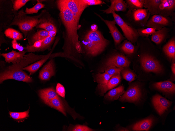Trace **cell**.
<instances>
[{"label": "cell", "instance_id": "obj_26", "mask_svg": "<svg viewBox=\"0 0 175 131\" xmlns=\"http://www.w3.org/2000/svg\"><path fill=\"white\" fill-rule=\"evenodd\" d=\"M51 54V53H50L39 61L31 64L29 66L23 68V70L28 71L30 73V75H31L38 70L48 58Z\"/></svg>", "mask_w": 175, "mask_h": 131}, {"label": "cell", "instance_id": "obj_23", "mask_svg": "<svg viewBox=\"0 0 175 131\" xmlns=\"http://www.w3.org/2000/svg\"><path fill=\"white\" fill-rule=\"evenodd\" d=\"M153 122L152 118H148L136 123L132 126V128L134 131H147L152 126Z\"/></svg>", "mask_w": 175, "mask_h": 131}, {"label": "cell", "instance_id": "obj_14", "mask_svg": "<svg viewBox=\"0 0 175 131\" xmlns=\"http://www.w3.org/2000/svg\"><path fill=\"white\" fill-rule=\"evenodd\" d=\"M134 20L142 26H146L150 14L147 9L132 10Z\"/></svg>", "mask_w": 175, "mask_h": 131}, {"label": "cell", "instance_id": "obj_40", "mask_svg": "<svg viewBox=\"0 0 175 131\" xmlns=\"http://www.w3.org/2000/svg\"><path fill=\"white\" fill-rule=\"evenodd\" d=\"M30 0H15L13 1V8L15 11H17L25 5Z\"/></svg>", "mask_w": 175, "mask_h": 131}, {"label": "cell", "instance_id": "obj_4", "mask_svg": "<svg viewBox=\"0 0 175 131\" xmlns=\"http://www.w3.org/2000/svg\"><path fill=\"white\" fill-rule=\"evenodd\" d=\"M112 14L116 24L122 29L124 36L131 42H135L139 36L137 30L124 21L115 12Z\"/></svg>", "mask_w": 175, "mask_h": 131}, {"label": "cell", "instance_id": "obj_39", "mask_svg": "<svg viewBox=\"0 0 175 131\" xmlns=\"http://www.w3.org/2000/svg\"><path fill=\"white\" fill-rule=\"evenodd\" d=\"M137 31L139 35L147 36L150 35H152L155 33L156 31L154 28L148 27L146 29H139Z\"/></svg>", "mask_w": 175, "mask_h": 131}, {"label": "cell", "instance_id": "obj_38", "mask_svg": "<svg viewBox=\"0 0 175 131\" xmlns=\"http://www.w3.org/2000/svg\"><path fill=\"white\" fill-rule=\"evenodd\" d=\"M124 68L111 66L106 69L103 72L109 74L112 77L118 73H120Z\"/></svg>", "mask_w": 175, "mask_h": 131}, {"label": "cell", "instance_id": "obj_37", "mask_svg": "<svg viewBox=\"0 0 175 131\" xmlns=\"http://www.w3.org/2000/svg\"><path fill=\"white\" fill-rule=\"evenodd\" d=\"M43 40L35 42L33 45L27 44L26 47L27 51L28 52H33L40 50Z\"/></svg>", "mask_w": 175, "mask_h": 131}, {"label": "cell", "instance_id": "obj_6", "mask_svg": "<svg viewBox=\"0 0 175 131\" xmlns=\"http://www.w3.org/2000/svg\"><path fill=\"white\" fill-rule=\"evenodd\" d=\"M130 64V62L128 59L123 55L117 54L111 56L105 62L100 72H103L106 69L111 66L124 68L128 67Z\"/></svg>", "mask_w": 175, "mask_h": 131}, {"label": "cell", "instance_id": "obj_27", "mask_svg": "<svg viewBox=\"0 0 175 131\" xmlns=\"http://www.w3.org/2000/svg\"><path fill=\"white\" fill-rule=\"evenodd\" d=\"M49 35V33L45 30L38 31L30 36L29 41L30 45H33L36 41L44 39Z\"/></svg>", "mask_w": 175, "mask_h": 131}, {"label": "cell", "instance_id": "obj_44", "mask_svg": "<svg viewBox=\"0 0 175 131\" xmlns=\"http://www.w3.org/2000/svg\"><path fill=\"white\" fill-rule=\"evenodd\" d=\"M83 1L88 5H100L104 3L100 0H83Z\"/></svg>", "mask_w": 175, "mask_h": 131}, {"label": "cell", "instance_id": "obj_34", "mask_svg": "<svg viewBox=\"0 0 175 131\" xmlns=\"http://www.w3.org/2000/svg\"><path fill=\"white\" fill-rule=\"evenodd\" d=\"M121 72L123 78L127 81L131 82L135 79L136 75L129 70L123 69Z\"/></svg>", "mask_w": 175, "mask_h": 131}, {"label": "cell", "instance_id": "obj_8", "mask_svg": "<svg viewBox=\"0 0 175 131\" xmlns=\"http://www.w3.org/2000/svg\"><path fill=\"white\" fill-rule=\"evenodd\" d=\"M140 61L143 68L146 71L160 73L162 71L158 61L151 56L147 54L142 55Z\"/></svg>", "mask_w": 175, "mask_h": 131}, {"label": "cell", "instance_id": "obj_13", "mask_svg": "<svg viewBox=\"0 0 175 131\" xmlns=\"http://www.w3.org/2000/svg\"><path fill=\"white\" fill-rule=\"evenodd\" d=\"M121 77L120 73L112 76L107 83L104 85L98 84L97 89L100 95L103 96L108 90L117 86L121 81Z\"/></svg>", "mask_w": 175, "mask_h": 131}, {"label": "cell", "instance_id": "obj_18", "mask_svg": "<svg viewBox=\"0 0 175 131\" xmlns=\"http://www.w3.org/2000/svg\"><path fill=\"white\" fill-rule=\"evenodd\" d=\"M36 27L43 29L49 33L56 32V27L52 20L49 18H46L44 17L42 15V13H41L39 22Z\"/></svg>", "mask_w": 175, "mask_h": 131}, {"label": "cell", "instance_id": "obj_31", "mask_svg": "<svg viewBox=\"0 0 175 131\" xmlns=\"http://www.w3.org/2000/svg\"><path fill=\"white\" fill-rule=\"evenodd\" d=\"M112 76L109 74L104 72H99L96 74L94 77V81L98 84L104 85L106 84Z\"/></svg>", "mask_w": 175, "mask_h": 131}, {"label": "cell", "instance_id": "obj_46", "mask_svg": "<svg viewBox=\"0 0 175 131\" xmlns=\"http://www.w3.org/2000/svg\"><path fill=\"white\" fill-rule=\"evenodd\" d=\"M97 26L95 24H93L91 26V29L92 31H95L97 30Z\"/></svg>", "mask_w": 175, "mask_h": 131}, {"label": "cell", "instance_id": "obj_29", "mask_svg": "<svg viewBox=\"0 0 175 131\" xmlns=\"http://www.w3.org/2000/svg\"><path fill=\"white\" fill-rule=\"evenodd\" d=\"M167 29L165 27L156 31L152 36L151 39L156 44H159L163 40L167 31Z\"/></svg>", "mask_w": 175, "mask_h": 131}, {"label": "cell", "instance_id": "obj_12", "mask_svg": "<svg viewBox=\"0 0 175 131\" xmlns=\"http://www.w3.org/2000/svg\"><path fill=\"white\" fill-rule=\"evenodd\" d=\"M97 15L108 27L113 39L115 45L119 44L124 38L116 26V23L114 19L112 20H105L99 15Z\"/></svg>", "mask_w": 175, "mask_h": 131}, {"label": "cell", "instance_id": "obj_24", "mask_svg": "<svg viewBox=\"0 0 175 131\" xmlns=\"http://www.w3.org/2000/svg\"><path fill=\"white\" fill-rule=\"evenodd\" d=\"M124 87L120 86L109 91L104 96L105 98L110 101H113L117 100L125 92Z\"/></svg>", "mask_w": 175, "mask_h": 131}, {"label": "cell", "instance_id": "obj_36", "mask_svg": "<svg viewBox=\"0 0 175 131\" xmlns=\"http://www.w3.org/2000/svg\"><path fill=\"white\" fill-rule=\"evenodd\" d=\"M45 5L40 2H37L33 7L31 8H26L25 13L26 14L37 13L39 10L44 7Z\"/></svg>", "mask_w": 175, "mask_h": 131}, {"label": "cell", "instance_id": "obj_16", "mask_svg": "<svg viewBox=\"0 0 175 131\" xmlns=\"http://www.w3.org/2000/svg\"><path fill=\"white\" fill-rule=\"evenodd\" d=\"M175 7L174 0H162L159 6V15L167 17L174 11Z\"/></svg>", "mask_w": 175, "mask_h": 131}, {"label": "cell", "instance_id": "obj_20", "mask_svg": "<svg viewBox=\"0 0 175 131\" xmlns=\"http://www.w3.org/2000/svg\"><path fill=\"white\" fill-rule=\"evenodd\" d=\"M154 86L158 89L163 92L171 94L175 93V84L170 81L156 82L154 84Z\"/></svg>", "mask_w": 175, "mask_h": 131}, {"label": "cell", "instance_id": "obj_33", "mask_svg": "<svg viewBox=\"0 0 175 131\" xmlns=\"http://www.w3.org/2000/svg\"><path fill=\"white\" fill-rule=\"evenodd\" d=\"M121 48L124 53L128 54L133 53L134 50V47L131 42L127 40L124 42Z\"/></svg>", "mask_w": 175, "mask_h": 131}, {"label": "cell", "instance_id": "obj_25", "mask_svg": "<svg viewBox=\"0 0 175 131\" xmlns=\"http://www.w3.org/2000/svg\"><path fill=\"white\" fill-rule=\"evenodd\" d=\"M46 104L57 110L66 116L64 103L59 96L51 100Z\"/></svg>", "mask_w": 175, "mask_h": 131}, {"label": "cell", "instance_id": "obj_28", "mask_svg": "<svg viewBox=\"0 0 175 131\" xmlns=\"http://www.w3.org/2000/svg\"><path fill=\"white\" fill-rule=\"evenodd\" d=\"M164 52L167 56L173 60L175 58V41L172 39L168 42L164 47Z\"/></svg>", "mask_w": 175, "mask_h": 131}, {"label": "cell", "instance_id": "obj_17", "mask_svg": "<svg viewBox=\"0 0 175 131\" xmlns=\"http://www.w3.org/2000/svg\"><path fill=\"white\" fill-rule=\"evenodd\" d=\"M111 5L107 9L102 10L103 13H112L115 11H125L128 6L127 3L123 0H111Z\"/></svg>", "mask_w": 175, "mask_h": 131}, {"label": "cell", "instance_id": "obj_35", "mask_svg": "<svg viewBox=\"0 0 175 131\" xmlns=\"http://www.w3.org/2000/svg\"><path fill=\"white\" fill-rule=\"evenodd\" d=\"M29 109L25 111L17 112L9 111V113L10 116L15 119H21L29 117Z\"/></svg>", "mask_w": 175, "mask_h": 131}, {"label": "cell", "instance_id": "obj_47", "mask_svg": "<svg viewBox=\"0 0 175 131\" xmlns=\"http://www.w3.org/2000/svg\"><path fill=\"white\" fill-rule=\"evenodd\" d=\"M172 70L173 74H175V64L173 63L171 67Z\"/></svg>", "mask_w": 175, "mask_h": 131}, {"label": "cell", "instance_id": "obj_5", "mask_svg": "<svg viewBox=\"0 0 175 131\" xmlns=\"http://www.w3.org/2000/svg\"><path fill=\"white\" fill-rule=\"evenodd\" d=\"M71 11L77 22L79 23L81 15L88 5L83 0H61Z\"/></svg>", "mask_w": 175, "mask_h": 131}, {"label": "cell", "instance_id": "obj_22", "mask_svg": "<svg viewBox=\"0 0 175 131\" xmlns=\"http://www.w3.org/2000/svg\"><path fill=\"white\" fill-rule=\"evenodd\" d=\"M162 0H144V7L146 8L150 14H159V6Z\"/></svg>", "mask_w": 175, "mask_h": 131}, {"label": "cell", "instance_id": "obj_7", "mask_svg": "<svg viewBox=\"0 0 175 131\" xmlns=\"http://www.w3.org/2000/svg\"><path fill=\"white\" fill-rule=\"evenodd\" d=\"M9 79H13L26 82H31L32 81L31 77L22 70H8L1 73L0 83L4 81Z\"/></svg>", "mask_w": 175, "mask_h": 131}, {"label": "cell", "instance_id": "obj_3", "mask_svg": "<svg viewBox=\"0 0 175 131\" xmlns=\"http://www.w3.org/2000/svg\"><path fill=\"white\" fill-rule=\"evenodd\" d=\"M26 14L22 9L15 16L9 25L18 26L25 37L38 24L41 13L34 16H28Z\"/></svg>", "mask_w": 175, "mask_h": 131}, {"label": "cell", "instance_id": "obj_19", "mask_svg": "<svg viewBox=\"0 0 175 131\" xmlns=\"http://www.w3.org/2000/svg\"><path fill=\"white\" fill-rule=\"evenodd\" d=\"M55 74L53 62L51 60L40 71L39 74L40 78L42 80L49 79Z\"/></svg>", "mask_w": 175, "mask_h": 131}, {"label": "cell", "instance_id": "obj_30", "mask_svg": "<svg viewBox=\"0 0 175 131\" xmlns=\"http://www.w3.org/2000/svg\"><path fill=\"white\" fill-rule=\"evenodd\" d=\"M4 33L6 37L13 39L20 40L23 38L21 33L12 28L7 29L5 30Z\"/></svg>", "mask_w": 175, "mask_h": 131}, {"label": "cell", "instance_id": "obj_10", "mask_svg": "<svg viewBox=\"0 0 175 131\" xmlns=\"http://www.w3.org/2000/svg\"><path fill=\"white\" fill-rule=\"evenodd\" d=\"M170 21L166 17L159 14L153 15L147 22L146 26L148 27L160 30L169 25Z\"/></svg>", "mask_w": 175, "mask_h": 131}, {"label": "cell", "instance_id": "obj_45", "mask_svg": "<svg viewBox=\"0 0 175 131\" xmlns=\"http://www.w3.org/2000/svg\"><path fill=\"white\" fill-rule=\"evenodd\" d=\"M12 47L14 49H17L19 52L23 51L24 48V47L18 44L16 40L13 39L12 41Z\"/></svg>", "mask_w": 175, "mask_h": 131}, {"label": "cell", "instance_id": "obj_42", "mask_svg": "<svg viewBox=\"0 0 175 131\" xmlns=\"http://www.w3.org/2000/svg\"><path fill=\"white\" fill-rule=\"evenodd\" d=\"M71 131H92L94 130L84 125L78 124L72 128Z\"/></svg>", "mask_w": 175, "mask_h": 131}, {"label": "cell", "instance_id": "obj_21", "mask_svg": "<svg viewBox=\"0 0 175 131\" xmlns=\"http://www.w3.org/2000/svg\"><path fill=\"white\" fill-rule=\"evenodd\" d=\"M39 94L41 99L46 104L51 100L58 96L56 92L52 87L40 90Z\"/></svg>", "mask_w": 175, "mask_h": 131}, {"label": "cell", "instance_id": "obj_41", "mask_svg": "<svg viewBox=\"0 0 175 131\" xmlns=\"http://www.w3.org/2000/svg\"><path fill=\"white\" fill-rule=\"evenodd\" d=\"M54 38V37L49 35L43 39L40 50L43 49L48 47L52 42Z\"/></svg>", "mask_w": 175, "mask_h": 131}, {"label": "cell", "instance_id": "obj_15", "mask_svg": "<svg viewBox=\"0 0 175 131\" xmlns=\"http://www.w3.org/2000/svg\"><path fill=\"white\" fill-rule=\"evenodd\" d=\"M26 51H23L19 52L12 50L7 53H2L1 55L5 59L6 62L12 63L13 65L19 64L23 59Z\"/></svg>", "mask_w": 175, "mask_h": 131}, {"label": "cell", "instance_id": "obj_9", "mask_svg": "<svg viewBox=\"0 0 175 131\" xmlns=\"http://www.w3.org/2000/svg\"><path fill=\"white\" fill-rule=\"evenodd\" d=\"M141 94L140 88L136 84L131 85L127 90L120 98L119 100L122 102H136L139 101Z\"/></svg>", "mask_w": 175, "mask_h": 131}, {"label": "cell", "instance_id": "obj_11", "mask_svg": "<svg viewBox=\"0 0 175 131\" xmlns=\"http://www.w3.org/2000/svg\"><path fill=\"white\" fill-rule=\"evenodd\" d=\"M152 101L155 109L160 115L167 110L172 104L171 102L158 94L153 97Z\"/></svg>", "mask_w": 175, "mask_h": 131}, {"label": "cell", "instance_id": "obj_2", "mask_svg": "<svg viewBox=\"0 0 175 131\" xmlns=\"http://www.w3.org/2000/svg\"><path fill=\"white\" fill-rule=\"evenodd\" d=\"M84 41L87 54L93 56L102 53L109 43V41L98 30L89 31L85 36Z\"/></svg>", "mask_w": 175, "mask_h": 131}, {"label": "cell", "instance_id": "obj_32", "mask_svg": "<svg viewBox=\"0 0 175 131\" xmlns=\"http://www.w3.org/2000/svg\"><path fill=\"white\" fill-rule=\"evenodd\" d=\"M144 3V0H128L126 3L132 10L143 9Z\"/></svg>", "mask_w": 175, "mask_h": 131}, {"label": "cell", "instance_id": "obj_1", "mask_svg": "<svg viewBox=\"0 0 175 131\" xmlns=\"http://www.w3.org/2000/svg\"><path fill=\"white\" fill-rule=\"evenodd\" d=\"M57 3L60 11V17L66 29L68 43L72 45L78 53H81L82 50L77 32L79 23L76 22L72 13L61 0L57 1Z\"/></svg>", "mask_w": 175, "mask_h": 131}, {"label": "cell", "instance_id": "obj_43", "mask_svg": "<svg viewBox=\"0 0 175 131\" xmlns=\"http://www.w3.org/2000/svg\"><path fill=\"white\" fill-rule=\"evenodd\" d=\"M56 92L58 94L62 97L65 98V88L61 84L59 83L57 84L56 88Z\"/></svg>", "mask_w": 175, "mask_h": 131}]
</instances>
